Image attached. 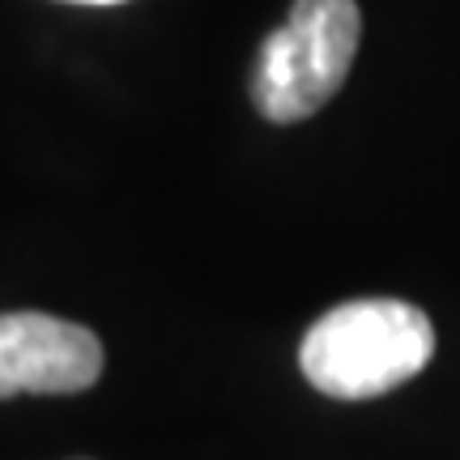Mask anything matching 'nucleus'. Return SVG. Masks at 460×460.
<instances>
[{
    "mask_svg": "<svg viewBox=\"0 0 460 460\" xmlns=\"http://www.w3.org/2000/svg\"><path fill=\"white\" fill-rule=\"evenodd\" d=\"M435 354V324L405 298H354L320 315L303 345L298 367L315 393L337 401H371L422 376Z\"/></svg>",
    "mask_w": 460,
    "mask_h": 460,
    "instance_id": "f257e3e1",
    "label": "nucleus"
},
{
    "mask_svg": "<svg viewBox=\"0 0 460 460\" xmlns=\"http://www.w3.org/2000/svg\"><path fill=\"white\" fill-rule=\"evenodd\" d=\"M362 43L354 0H295L290 17L264 39L252 73L256 111L273 124H298L341 90Z\"/></svg>",
    "mask_w": 460,
    "mask_h": 460,
    "instance_id": "f03ea898",
    "label": "nucleus"
},
{
    "mask_svg": "<svg viewBox=\"0 0 460 460\" xmlns=\"http://www.w3.org/2000/svg\"><path fill=\"white\" fill-rule=\"evenodd\" d=\"M102 376L99 337L48 312L0 315V401L17 393H85Z\"/></svg>",
    "mask_w": 460,
    "mask_h": 460,
    "instance_id": "7ed1b4c3",
    "label": "nucleus"
},
{
    "mask_svg": "<svg viewBox=\"0 0 460 460\" xmlns=\"http://www.w3.org/2000/svg\"><path fill=\"white\" fill-rule=\"evenodd\" d=\"M68 4H124V0H68Z\"/></svg>",
    "mask_w": 460,
    "mask_h": 460,
    "instance_id": "20e7f679",
    "label": "nucleus"
}]
</instances>
